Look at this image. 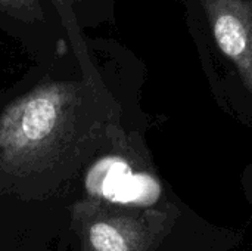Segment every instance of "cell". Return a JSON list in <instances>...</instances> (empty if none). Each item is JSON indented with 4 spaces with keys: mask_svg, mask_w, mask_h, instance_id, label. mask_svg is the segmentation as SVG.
I'll list each match as a JSON object with an SVG mask.
<instances>
[{
    "mask_svg": "<svg viewBox=\"0 0 252 251\" xmlns=\"http://www.w3.org/2000/svg\"><path fill=\"white\" fill-rule=\"evenodd\" d=\"M58 118V107L49 95L31 98L22 112L21 129L28 141H41L47 138L55 127Z\"/></svg>",
    "mask_w": 252,
    "mask_h": 251,
    "instance_id": "7a4b0ae2",
    "label": "cell"
},
{
    "mask_svg": "<svg viewBox=\"0 0 252 251\" xmlns=\"http://www.w3.org/2000/svg\"><path fill=\"white\" fill-rule=\"evenodd\" d=\"M213 38L252 95V0H199Z\"/></svg>",
    "mask_w": 252,
    "mask_h": 251,
    "instance_id": "6da1fadb",
    "label": "cell"
},
{
    "mask_svg": "<svg viewBox=\"0 0 252 251\" xmlns=\"http://www.w3.org/2000/svg\"><path fill=\"white\" fill-rule=\"evenodd\" d=\"M105 164H106V173L103 179L99 182L102 195L111 201H120V203L133 200L136 180L131 178V175H128L127 166L121 161H114V163L106 161Z\"/></svg>",
    "mask_w": 252,
    "mask_h": 251,
    "instance_id": "3957f363",
    "label": "cell"
},
{
    "mask_svg": "<svg viewBox=\"0 0 252 251\" xmlns=\"http://www.w3.org/2000/svg\"><path fill=\"white\" fill-rule=\"evenodd\" d=\"M50 3H52L53 7L58 10V13H59V16H61L59 19H61L62 25H65L68 31H72V27L77 25V22H75V19H74V15H72L71 9L65 4L63 0H50Z\"/></svg>",
    "mask_w": 252,
    "mask_h": 251,
    "instance_id": "8992f818",
    "label": "cell"
},
{
    "mask_svg": "<svg viewBox=\"0 0 252 251\" xmlns=\"http://www.w3.org/2000/svg\"><path fill=\"white\" fill-rule=\"evenodd\" d=\"M90 243L96 251H130L120 229L109 223H96L90 228Z\"/></svg>",
    "mask_w": 252,
    "mask_h": 251,
    "instance_id": "5b68a950",
    "label": "cell"
},
{
    "mask_svg": "<svg viewBox=\"0 0 252 251\" xmlns=\"http://www.w3.org/2000/svg\"><path fill=\"white\" fill-rule=\"evenodd\" d=\"M65 1V4L71 9V4H75V3H78V1H81V0H63Z\"/></svg>",
    "mask_w": 252,
    "mask_h": 251,
    "instance_id": "52a82bcc",
    "label": "cell"
},
{
    "mask_svg": "<svg viewBox=\"0 0 252 251\" xmlns=\"http://www.w3.org/2000/svg\"><path fill=\"white\" fill-rule=\"evenodd\" d=\"M0 18L18 25H38L46 22L40 0H0Z\"/></svg>",
    "mask_w": 252,
    "mask_h": 251,
    "instance_id": "277c9868",
    "label": "cell"
}]
</instances>
